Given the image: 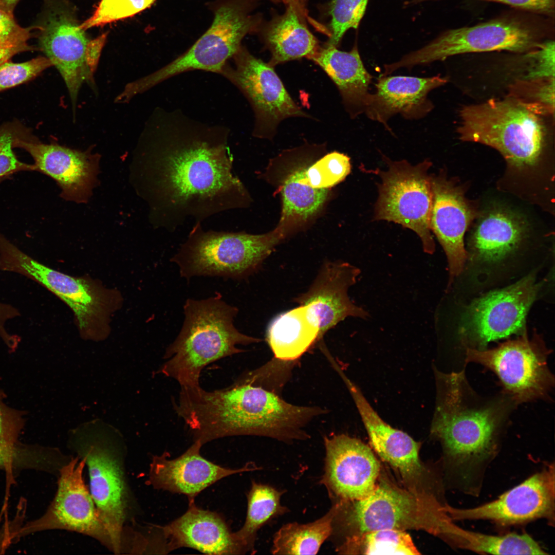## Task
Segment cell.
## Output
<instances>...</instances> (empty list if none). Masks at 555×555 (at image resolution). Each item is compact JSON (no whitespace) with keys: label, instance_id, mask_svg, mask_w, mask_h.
Instances as JSON below:
<instances>
[{"label":"cell","instance_id":"34","mask_svg":"<svg viewBox=\"0 0 555 555\" xmlns=\"http://www.w3.org/2000/svg\"><path fill=\"white\" fill-rule=\"evenodd\" d=\"M59 449L29 446L0 441V469L14 472L32 469L57 477L61 469L72 458Z\"/></svg>","mask_w":555,"mask_h":555},{"label":"cell","instance_id":"43","mask_svg":"<svg viewBox=\"0 0 555 555\" xmlns=\"http://www.w3.org/2000/svg\"><path fill=\"white\" fill-rule=\"evenodd\" d=\"M33 26L23 27L16 21L13 12L0 7V43L9 45L27 44Z\"/></svg>","mask_w":555,"mask_h":555},{"label":"cell","instance_id":"21","mask_svg":"<svg viewBox=\"0 0 555 555\" xmlns=\"http://www.w3.org/2000/svg\"><path fill=\"white\" fill-rule=\"evenodd\" d=\"M335 369L353 397L375 451L399 473L406 484L421 480L426 469L419 458V443L407 433L384 422L339 366H336Z\"/></svg>","mask_w":555,"mask_h":555},{"label":"cell","instance_id":"8","mask_svg":"<svg viewBox=\"0 0 555 555\" xmlns=\"http://www.w3.org/2000/svg\"><path fill=\"white\" fill-rule=\"evenodd\" d=\"M338 505L347 537L384 529L422 530L441 536L450 520L432 494L401 488L382 477L367 497Z\"/></svg>","mask_w":555,"mask_h":555},{"label":"cell","instance_id":"18","mask_svg":"<svg viewBox=\"0 0 555 555\" xmlns=\"http://www.w3.org/2000/svg\"><path fill=\"white\" fill-rule=\"evenodd\" d=\"M0 271L15 273L45 287L73 311L80 328L87 330L103 311L102 296L89 283L51 269L0 236Z\"/></svg>","mask_w":555,"mask_h":555},{"label":"cell","instance_id":"46","mask_svg":"<svg viewBox=\"0 0 555 555\" xmlns=\"http://www.w3.org/2000/svg\"><path fill=\"white\" fill-rule=\"evenodd\" d=\"M21 316L19 310L11 304L0 302V338L11 350H15L20 338L8 331L6 324L8 321Z\"/></svg>","mask_w":555,"mask_h":555},{"label":"cell","instance_id":"24","mask_svg":"<svg viewBox=\"0 0 555 555\" xmlns=\"http://www.w3.org/2000/svg\"><path fill=\"white\" fill-rule=\"evenodd\" d=\"M168 552L188 547L210 554H243L248 552L222 515L197 506L194 501L181 516L160 526Z\"/></svg>","mask_w":555,"mask_h":555},{"label":"cell","instance_id":"37","mask_svg":"<svg viewBox=\"0 0 555 555\" xmlns=\"http://www.w3.org/2000/svg\"><path fill=\"white\" fill-rule=\"evenodd\" d=\"M508 95L543 116L554 117V78L516 79L510 86Z\"/></svg>","mask_w":555,"mask_h":555},{"label":"cell","instance_id":"50","mask_svg":"<svg viewBox=\"0 0 555 555\" xmlns=\"http://www.w3.org/2000/svg\"><path fill=\"white\" fill-rule=\"evenodd\" d=\"M286 7H290L295 12L298 17L304 23L306 24V19L308 18L307 12L306 7L302 4L301 0H282Z\"/></svg>","mask_w":555,"mask_h":555},{"label":"cell","instance_id":"48","mask_svg":"<svg viewBox=\"0 0 555 555\" xmlns=\"http://www.w3.org/2000/svg\"><path fill=\"white\" fill-rule=\"evenodd\" d=\"M105 39V34H102L94 40H90L88 45L86 52L87 63L94 73L97 67L101 51Z\"/></svg>","mask_w":555,"mask_h":555},{"label":"cell","instance_id":"28","mask_svg":"<svg viewBox=\"0 0 555 555\" xmlns=\"http://www.w3.org/2000/svg\"><path fill=\"white\" fill-rule=\"evenodd\" d=\"M320 321L310 304L299 305L275 317L269 324L266 341L273 359L292 363L320 340Z\"/></svg>","mask_w":555,"mask_h":555},{"label":"cell","instance_id":"35","mask_svg":"<svg viewBox=\"0 0 555 555\" xmlns=\"http://www.w3.org/2000/svg\"><path fill=\"white\" fill-rule=\"evenodd\" d=\"M342 553L418 554L410 535L404 530L384 529L347 537L338 550Z\"/></svg>","mask_w":555,"mask_h":555},{"label":"cell","instance_id":"9","mask_svg":"<svg viewBox=\"0 0 555 555\" xmlns=\"http://www.w3.org/2000/svg\"><path fill=\"white\" fill-rule=\"evenodd\" d=\"M254 0H225L216 5L209 29L183 54L145 77L150 87L175 75L201 70L219 73L248 34L259 31L260 14H253Z\"/></svg>","mask_w":555,"mask_h":555},{"label":"cell","instance_id":"2","mask_svg":"<svg viewBox=\"0 0 555 555\" xmlns=\"http://www.w3.org/2000/svg\"><path fill=\"white\" fill-rule=\"evenodd\" d=\"M181 412L194 439L203 445L241 435L286 442L303 440L309 437L304 428L326 411L288 403L275 392L255 383L246 374L222 389L208 391L199 386L188 390Z\"/></svg>","mask_w":555,"mask_h":555},{"label":"cell","instance_id":"3","mask_svg":"<svg viewBox=\"0 0 555 555\" xmlns=\"http://www.w3.org/2000/svg\"><path fill=\"white\" fill-rule=\"evenodd\" d=\"M436 406L431 433L439 440L448 458L470 481L477 469L493 457L512 408L506 395L485 398L470 385L465 369L435 371Z\"/></svg>","mask_w":555,"mask_h":555},{"label":"cell","instance_id":"39","mask_svg":"<svg viewBox=\"0 0 555 555\" xmlns=\"http://www.w3.org/2000/svg\"><path fill=\"white\" fill-rule=\"evenodd\" d=\"M368 0H332L329 5V36L326 45L338 47L346 32L357 29Z\"/></svg>","mask_w":555,"mask_h":555},{"label":"cell","instance_id":"51","mask_svg":"<svg viewBox=\"0 0 555 555\" xmlns=\"http://www.w3.org/2000/svg\"><path fill=\"white\" fill-rule=\"evenodd\" d=\"M4 7L13 12L14 9L20 0H1Z\"/></svg>","mask_w":555,"mask_h":555},{"label":"cell","instance_id":"53","mask_svg":"<svg viewBox=\"0 0 555 555\" xmlns=\"http://www.w3.org/2000/svg\"><path fill=\"white\" fill-rule=\"evenodd\" d=\"M0 7H5L1 0H0Z\"/></svg>","mask_w":555,"mask_h":555},{"label":"cell","instance_id":"5","mask_svg":"<svg viewBox=\"0 0 555 555\" xmlns=\"http://www.w3.org/2000/svg\"><path fill=\"white\" fill-rule=\"evenodd\" d=\"M238 312V308L227 303L218 292L205 299L187 300L182 326L166 349L164 358L167 360L157 373L173 378L180 387L199 386L205 366L244 352L237 345L260 342L261 339L245 335L235 327Z\"/></svg>","mask_w":555,"mask_h":555},{"label":"cell","instance_id":"31","mask_svg":"<svg viewBox=\"0 0 555 555\" xmlns=\"http://www.w3.org/2000/svg\"><path fill=\"white\" fill-rule=\"evenodd\" d=\"M457 547L493 554H545L547 553L527 534L492 535L464 529L452 522L443 537Z\"/></svg>","mask_w":555,"mask_h":555},{"label":"cell","instance_id":"38","mask_svg":"<svg viewBox=\"0 0 555 555\" xmlns=\"http://www.w3.org/2000/svg\"><path fill=\"white\" fill-rule=\"evenodd\" d=\"M350 171V158L343 153L334 152L307 170L300 171L299 181L314 188L327 189L344 180Z\"/></svg>","mask_w":555,"mask_h":555},{"label":"cell","instance_id":"6","mask_svg":"<svg viewBox=\"0 0 555 555\" xmlns=\"http://www.w3.org/2000/svg\"><path fill=\"white\" fill-rule=\"evenodd\" d=\"M459 117L457 132L462 141L491 146L514 166L538 161L546 135L544 116L526 104L508 95L465 106Z\"/></svg>","mask_w":555,"mask_h":555},{"label":"cell","instance_id":"16","mask_svg":"<svg viewBox=\"0 0 555 555\" xmlns=\"http://www.w3.org/2000/svg\"><path fill=\"white\" fill-rule=\"evenodd\" d=\"M85 466L83 459L73 456L60 470L56 493L44 514L14 533V538L44 530H65L89 536L114 552L112 538L85 484Z\"/></svg>","mask_w":555,"mask_h":555},{"label":"cell","instance_id":"19","mask_svg":"<svg viewBox=\"0 0 555 555\" xmlns=\"http://www.w3.org/2000/svg\"><path fill=\"white\" fill-rule=\"evenodd\" d=\"M326 456L321 480L341 501L363 499L374 490L380 465L372 449L345 434L324 438Z\"/></svg>","mask_w":555,"mask_h":555},{"label":"cell","instance_id":"30","mask_svg":"<svg viewBox=\"0 0 555 555\" xmlns=\"http://www.w3.org/2000/svg\"><path fill=\"white\" fill-rule=\"evenodd\" d=\"M524 225L515 215L503 210L489 212L479 221L472 238L474 255L485 262L497 261L517 247Z\"/></svg>","mask_w":555,"mask_h":555},{"label":"cell","instance_id":"32","mask_svg":"<svg viewBox=\"0 0 555 555\" xmlns=\"http://www.w3.org/2000/svg\"><path fill=\"white\" fill-rule=\"evenodd\" d=\"M338 509L335 505L323 516L306 524L291 523L274 535L271 552L274 554H316L333 530Z\"/></svg>","mask_w":555,"mask_h":555},{"label":"cell","instance_id":"33","mask_svg":"<svg viewBox=\"0 0 555 555\" xmlns=\"http://www.w3.org/2000/svg\"><path fill=\"white\" fill-rule=\"evenodd\" d=\"M281 492L269 485L252 482L247 494V510L242 527L235 532L248 552H254L257 531L287 509L281 504Z\"/></svg>","mask_w":555,"mask_h":555},{"label":"cell","instance_id":"25","mask_svg":"<svg viewBox=\"0 0 555 555\" xmlns=\"http://www.w3.org/2000/svg\"><path fill=\"white\" fill-rule=\"evenodd\" d=\"M14 147L25 150L34 160L35 171L55 181L62 195L76 201L85 199L95 181L96 157L57 144H45L15 138Z\"/></svg>","mask_w":555,"mask_h":555},{"label":"cell","instance_id":"13","mask_svg":"<svg viewBox=\"0 0 555 555\" xmlns=\"http://www.w3.org/2000/svg\"><path fill=\"white\" fill-rule=\"evenodd\" d=\"M220 74L242 92L254 114V136L272 138L279 124L291 117H311L293 101L280 78L268 63L251 53L242 45Z\"/></svg>","mask_w":555,"mask_h":555},{"label":"cell","instance_id":"15","mask_svg":"<svg viewBox=\"0 0 555 555\" xmlns=\"http://www.w3.org/2000/svg\"><path fill=\"white\" fill-rule=\"evenodd\" d=\"M534 274L474 301L466 310L461 334L467 348L485 349L488 344L526 331V317L539 292Z\"/></svg>","mask_w":555,"mask_h":555},{"label":"cell","instance_id":"49","mask_svg":"<svg viewBox=\"0 0 555 555\" xmlns=\"http://www.w3.org/2000/svg\"><path fill=\"white\" fill-rule=\"evenodd\" d=\"M33 49L28 44L24 45H9L0 43V65L8 61L17 53Z\"/></svg>","mask_w":555,"mask_h":555},{"label":"cell","instance_id":"41","mask_svg":"<svg viewBox=\"0 0 555 555\" xmlns=\"http://www.w3.org/2000/svg\"><path fill=\"white\" fill-rule=\"evenodd\" d=\"M523 71L516 79L530 80L554 77V42L539 43L526 52Z\"/></svg>","mask_w":555,"mask_h":555},{"label":"cell","instance_id":"40","mask_svg":"<svg viewBox=\"0 0 555 555\" xmlns=\"http://www.w3.org/2000/svg\"><path fill=\"white\" fill-rule=\"evenodd\" d=\"M156 0H101L92 15L81 27L86 30L133 16Z\"/></svg>","mask_w":555,"mask_h":555},{"label":"cell","instance_id":"44","mask_svg":"<svg viewBox=\"0 0 555 555\" xmlns=\"http://www.w3.org/2000/svg\"><path fill=\"white\" fill-rule=\"evenodd\" d=\"M15 139L9 133H0V178L20 172L35 171L33 164L17 159L13 151Z\"/></svg>","mask_w":555,"mask_h":555},{"label":"cell","instance_id":"4","mask_svg":"<svg viewBox=\"0 0 555 555\" xmlns=\"http://www.w3.org/2000/svg\"><path fill=\"white\" fill-rule=\"evenodd\" d=\"M67 446L85 460L90 493L113 540L114 553H123L126 536L136 527L139 506L128 480L122 435L101 420H93L69 431Z\"/></svg>","mask_w":555,"mask_h":555},{"label":"cell","instance_id":"14","mask_svg":"<svg viewBox=\"0 0 555 555\" xmlns=\"http://www.w3.org/2000/svg\"><path fill=\"white\" fill-rule=\"evenodd\" d=\"M33 27L37 30L41 50L65 83L74 112L82 84L95 87L94 73L86 60L90 40L79 24L73 9L63 0H44Z\"/></svg>","mask_w":555,"mask_h":555},{"label":"cell","instance_id":"47","mask_svg":"<svg viewBox=\"0 0 555 555\" xmlns=\"http://www.w3.org/2000/svg\"><path fill=\"white\" fill-rule=\"evenodd\" d=\"M500 3L533 12L551 16L554 12V0H479Z\"/></svg>","mask_w":555,"mask_h":555},{"label":"cell","instance_id":"1","mask_svg":"<svg viewBox=\"0 0 555 555\" xmlns=\"http://www.w3.org/2000/svg\"><path fill=\"white\" fill-rule=\"evenodd\" d=\"M144 132L161 226L174 230L235 207L244 190L232 171L226 128L160 109Z\"/></svg>","mask_w":555,"mask_h":555},{"label":"cell","instance_id":"27","mask_svg":"<svg viewBox=\"0 0 555 555\" xmlns=\"http://www.w3.org/2000/svg\"><path fill=\"white\" fill-rule=\"evenodd\" d=\"M309 59L335 83L351 118L364 113L371 96L368 89L372 76L365 68L356 45L350 51H344L324 44Z\"/></svg>","mask_w":555,"mask_h":555},{"label":"cell","instance_id":"7","mask_svg":"<svg viewBox=\"0 0 555 555\" xmlns=\"http://www.w3.org/2000/svg\"><path fill=\"white\" fill-rule=\"evenodd\" d=\"M283 237L278 230L262 235L205 231L197 223L171 261L187 280L199 276L241 280L259 269Z\"/></svg>","mask_w":555,"mask_h":555},{"label":"cell","instance_id":"20","mask_svg":"<svg viewBox=\"0 0 555 555\" xmlns=\"http://www.w3.org/2000/svg\"><path fill=\"white\" fill-rule=\"evenodd\" d=\"M202 446L194 440L183 454L172 459L165 452L153 456L148 484L156 489L184 494L192 502L202 491L223 478L258 469L251 463L234 469L214 464L200 454Z\"/></svg>","mask_w":555,"mask_h":555},{"label":"cell","instance_id":"45","mask_svg":"<svg viewBox=\"0 0 555 555\" xmlns=\"http://www.w3.org/2000/svg\"><path fill=\"white\" fill-rule=\"evenodd\" d=\"M22 426L20 414L6 406L0 398V441L16 443Z\"/></svg>","mask_w":555,"mask_h":555},{"label":"cell","instance_id":"22","mask_svg":"<svg viewBox=\"0 0 555 555\" xmlns=\"http://www.w3.org/2000/svg\"><path fill=\"white\" fill-rule=\"evenodd\" d=\"M360 270L344 262H328L321 267L308 290L294 299L299 305L310 304L320 321V340L327 331L347 317L366 319L368 312L349 298Z\"/></svg>","mask_w":555,"mask_h":555},{"label":"cell","instance_id":"17","mask_svg":"<svg viewBox=\"0 0 555 555\" xmlns=\"http://www.w3.org/2000/svg\"><path fill=\"white\" fill-rule=\"evenodd\" d=\"M452 521L489 520L507 526L545 518L554 522V469L549 465L492 502L468 509L444 505Z\"/></svg>","mask_w":555,"mask_h":555},{"label":"cell","instance_id":"54","mask_svg":"<svg viewBox=\"0 0 555 555\" xmlns=\"http://www.w3.org/2000/svg\"><path fill=\"white\" fill-rule=\"evenodd\" d=\"M268 1H270V2H274V3H278L279 1V0H268Z\"/></svg>","mask_w":555,"mask_h":555},{"label":"cell","instance_id":"11","mask_svg":"<svg viewBox=\"0 0 555 555\" xmlns=\"http://www.w3.org/2000/svg\"><path fill=\"white\" fill-rule=\"evenodd\" d=\"M387 162V170L378 172L381 182L374 219L394 222L413 230L421 239L423 251L432 254L435 251L430 228L433 194L428 174L431 162Z\"/></svg>","mask_w":555,"mask_h":555},{"label":"cell","instance_id":"42","mask_svg":"<svg viewBox=\"0 0 555 555\" xmlns=\"http://www.w3.org/2000/svg\"><path fill=\"white\" fill-rule=\"evenodd\" d=\"M51 66L50 61L44 57L22 63L6 61L0 65V91L24 83Z\"/></svg>","mask_w":555,"mask_h":555},{"label":"cell","instance_id":"23","mask_svg":"<svg viewBox=\"0 0 555 555\" xmlns=\"http://www.w3.org/2000/svg\"><path fill=\"white\" fill-rule=\"evenodd\" d=\"M430 228L447 258L449 284L462 272L467 257L464 236L474 216L460 191L442 176H431Z\"/></svg>","mask_w":555,"mask_h":555},{"label":"cell","instance_id":"26","mask_svg":"<svg viewBox=\"0 0 555 555\" xmlns=\"http://www.w3.org/2000/svg\"><path fill=\"white\" fill-rule=\"evenodd\" d=\"M447 82V78L439 75L425 78L381 75L364 113L388 130V120L396 114L407 119L421 118L433 108L428 98L429 93Z\"/></svg>","mask_w":555,"mask_h":555},{"label":"cell","instance_id":"52","mask_svg":"<svg viewBox=\"0 0 555 555\" xmlns=\"http://www.w3.org/2000/svg\"><path fill=\"white\" fill-rule=\"evenodd\" d=\"M301 1L302 3V4L305 6V5L306 4V2L307 1V0H301Z\"/></svg>","mask_w":555,"mask_h":555},{"label":"cell","instance_id":"12","mask_svg":"<svg viewBox=\"0 0 555 555\" xmlns=\"http://www.w3.org/2000/svg\"><path fill=\"white\" fill-rule=\"evenodd\" d=\"M537 41L533 30L522 22L506 18L494 20L448 30L422 48L387 64L386 68L391 73L402 68L411 69L467 53L498 50L527 52L537 46Z\"/></svg>","mask_w":555,"mask_h":555},{"label":"cell","instance_id":"29","mask_svg":"<svg viewBox=\"0 0 555 555\" xmlns=\"http://www.w3.org/2000/svg\"><path fill=\"white\" fill-rule=\"evenodd\" d=\"M259 31L271 54L268 63L273 67L304 57L309 59L320 46L306 24L289 6L283 14L261 25Z\"/></svg>","mask_w":555,"mask_h":555},{"label":"cell","instance_id":"10","mask_svg":"<svg viewBox=\"0 0 555 555\" xmlns=\"http://www.w3.org/2000/svg\"><path fill=\"white\" fill-rule=\"evenodd\" d=\"M466 349L465 362L479 364L494 373L503 386L502 393L516 405L550 399L554 386V377L547 363L550 350L538 335L530 339L525 331L492 349Z\"/></svg>","mask_w":555,"mask_h":555},{"label":"cell","instance_id":"36","mask_svg":"<svg viewBox=\"0 0 555 555\" xmlns=\"http://www.w3.org/2000/svg\"><path fill=\"white\" fill-rule=\"evenodd\" d=\"M300 171L292 174L282 189L283 211L281 223L289 219H305L315 213L324 202L326 189H317L299 182Z\"/></svg>","mask_w":555,"mask_h":555}]
</instances>
